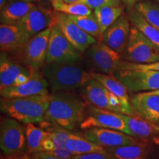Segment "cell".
I'll use <instances>...</instances> for the list:
<instances>
[{
    "label": "cell",
    "instance_id": "45",
    "mask_svg": "<svg viewBox=\"0 0 159 159\" xmlns=\"http://www.w3.org/2000/svg\"><path fill=\"white\" fill-rule=\"evenodd\" d=\"M49 1H52V0H49Z\"/></svg>",
    "mask_w": 159,
    "mask_h": 159
},
{
    "label": "cell",
    "instance_id": "3",
    "mask_svg": "<svg viewBox=\"0 0 159 159\" xmlns=\"http://www.w3.org/2000/svg\"><path fill=\"white\" fill-rule=\"evenodd\" d=\"M51 94L0 99V110L5 116L23 124L40 123L44 119Z\"/></svg>",
    "mask_w": 159,
    "mask_h": 159
},
{
    "label": "cell",
    "instance_id": "29",
    "mask_svg": "<svg viewBox=\"0 0 159 159\" xmlns=\"http://www.w3.org/2000/svg\"><path fill=\"white\" fill-rule=\"evenodd\" d=\"M51 5L55 11L67 15L85 16L92 13V10L82 3H67L63 0H52Z\"/></svg>",
    "mask_w": 159,
    "mask_h": 159
},
{
    "label": "cell",
    "instance_id": "13",
    "mask_svg": "<svg viewBox=\"0 0 159 159\" xmlns=\"http://www.w3.org/2000/svg\"><path fill=\"white\" fill-rule=\"evenodd\" d=\"M77 134L104 148H115L139 142L134 136L113 129L92 128Z\"/></svg>",
    "mask_w": 159,
    "mask_h": 159
},
{
    "label": "cell",
    "instance_id": "40",
    "mask_svg": "<svg viewBox=\"0 0 159 159\" xmlns=\"http://www.w3.org/2000/svg\"><path fill=\"white\" fill-rule=\"evenodd\" d=\"M8 2L7 0H0V10L3 9Z\"/></svg>",
    "mask_w": 159,
    "mask_h": 159
},
{
    "label": "cell",
    "instance_id": "24",
    "mask_svg": "<svg viewBox=\"0 0 159 159\" xmlns=\"http://www.w3.org/2000/svg\"><path fill=\"white\" fill-rule=\"evenodd\" d=\"M107 152L118 159H144L148 153V148L145 142L105 148Z\"/></svg>",
    "mask_w": 159,
    "mask_h": 159
},
{
    "label": "cell",
    "instance_id": "11",
    "mask_svg": "<svg viewBox=\"0 0 159 159\" xmlns=\"http://www.w3.org/2000/svg\"><path fill=\"white\" fill-rule=\"evenodd\" d=\"M55 25L61 30L67 40L80 52H85L97 40L78 27L65 13L55 11Z\"/></svg>",
    "mask_w": 159,
    "mask_h": 159
},
{
    "label": "cell",
    "instance_id": "19",
    "mask_svg": "<svg viewBox=\"0 0 159 159\" xmlns=\"http://www.w3.org/2000/svg\"><path fill=\"white\" fill-rule=\"evenodd\" d=\"M108 90L96 79L91 78L80 88L83 99L89 104L111 111L108 99Z\"/></svg>",
    "mask_w": 159,
    "mask_h": 159
},
{
    "label": "cell",
    "instance_id": "35",
    "mask_svg": "<svg viewBox=\"0 0 159 159\" xmlns=\"http://www.w3.org/2000/svg\"><path fill=\"white\" fill-rule=\"evenodd\" d=\"M32 159H64L59 158L55 155L50 153L49 152H45V151H40L31 154Z\"/></svg>",
    "mask_w": 159,
    "mask_h": 159
},
{
    "label": "cell",
    "instance_id": "4",
    "mask_svg": "<svg viewBox=\"0 0 159 159\" xmlns=\"http://www.w3.org/2000/svg\"><path fill=\"white\" fill-rule=\"evenodd\" d=\"M52 27L30 38L15 53L13 58L25 65L32 71L40 70L44 65Z\"/></svg>",
    "mask_w": 159,
    "mask_h": 159
},
{
    "label": "cell",
    "instance_id": "33",
    "mask_svg": "<svg viewBox=\"0 0 159 159\" xmlns=\"http://www.w3.org/2000/svg\"><path fill=\"white\" fill-rule=\"evenodd\" d=\"M72 159H118L108 152H90V153L76 155L73 156Z\"/></svg>",
    "mask_w": 159,
    "mask_h": 159
},
{
    "label": "cell",
    "instance_id": "42",
    "mask_svg": "<svg viewBox=\"0 0 159 159\" xmlns=\"http://www.w3.org/2000/svg\"><path fill=\"white\" fill-rule=\"evenodd\" d=\"M148 92L151 93V94H157L159 95V89L158 90H154V91H148Z\"/></svg>",
    "mask_w": 159,
    "mask_h": 159
},
{
    "label": "cell",
    "instance_id": "26",
    "mask_svg": "<svg viewBox=\"0 0 159 159\" xmlns=\"http://www.w3.org/2000/svg\"><path fill=\"white\" fill-rule=\"evenodd\" d=\"M124 7L119 6H104L94 10V14L98 21L101 34L108 28L121 16L124 14Z\"/></svg>",
    "mask_w": 159,
    "mask_h": 159
},
{
    "label": "cell",
    "instance_id": "5",
    "mask_svg": "<svg viewBox=\"0 0 159 159\" xmlns=\"http://www.w3.org/2000/svg\"><path fill=\"white\" fill-rule=\"evenodd\" d=\"M122 56L127 61L150 63L159 61V47L132 25L130 38Z\"/></svg>",
    "mask_w": 159,
    "mask_h": 159
},
{
    "label": "cell",
    "instance_id": "31",
    "mask_svg": "<svg viewBox=\"0 0 159 159\" xmlns=\"http://www.w3.org/2000/svg\"><path fill=\"white\" fill-rule=\"evenodd\" d=\"M119 69H126V70H152L159 71V61L150 63H136L129 62V61H122Z\"/></svg>",
    "mask_w": 159,
    "mask_h": 159
},
{
    "label": "cell",
    "instance_id": "46",
    "mask_svg": "<svg viewBox=\"0 0 159 159\" xmlns=\"http://www.w3.org/2000/svg\"><path fill=\"white\" fill-rule=\"evenodd\" d=\"M30 159H32V158H30Z\"/></svg>",
    "mask_w": 159,
    "mask_h": 159
},
{
    "label": "cell",
    "instance_id": "15",
    "mask_svg": "<svg viewBox=\"0 0 159 159\" xmlns=\"http://www.w3.org/2000/svg\"><path fill=\"white\" fill-rule=\"evenodd\" d=\"M130 21L127 14H123L102 33L101 40L122 55L128 43Z\"/></svg>",
    "mask_w": 159,
    "mask_h": 159
},
{
    "label": "cell",
    "instance_id": "18",
    "mask_svg": "<svg viewBox=\"0 0 159 159\" xmlns=\"http://www.w3.org/2000/svg\"><path fill=\"white\" fill-rule=\"evenodd\" d=\"M30 69L19 62L8 53L1 52L0 57V89L14 85L15 80L20 73H31Z\"/></svg>",
    "mask_w": 159,
    "mask_h": 159
},
{
    "label": "cell",
    "instance_id": "10",
    "mask_svg": "<svg viewBox=\"0 0 159 159\" xmlns=\"http://www.w3.org/2000/svg\"><path fill=\"white\" fill-rule=\"evenodd\" d=\"M114 75L130 92L151 91L159 89V71L119 69Z\"/></svg>",
    "mask_w": 159,
    "mask_h": 159
},
{
    "label": "cell",
    "instance_id": "2",
    "mask_svg": "<svg viewBox=\"0 0 159 159\" xmlns=\"http://www.w3.org/2000/svg\"><path fill=\"white\" fill-rule=\"evenodd\" d=\"M52 93L80 89L91 77V72L78 63H44L40 69Z\"/></svg>",
    "mask_w": 159,
    "mask_h": 159
},
{
    "label": "cell",
    "instance_id": "14",
    "mask_svg": "<svg viewBox=\"0 0 159 159\" xmlns=\"http://www.w3.org/2000/svg\"><path fill=\"white\" fill-rule=\"evenodd\" d=\"M55 20L54 10L37 5L18 25L30 39L54 25Z\"/></svg>",
    "mask_w": 159,
    "mask_h": 159
},
{
    "label": "cell",
    "instance_id": "25",
    "mask_svg": "<svg viewBox=\"0 0 159 159\" xmlns=\"http://www.w3.org/2000/svg\"><path fill=\"white\" fill-rule=\"evenodd\" d=\"M126 14L131 25L136 27L148 39L159 47V30L148 22L134 7L127 8Z\"/></svg>",
    "mask_w": 159,
    "mask_h": 159
},
{
    "label": "cell",
    "instance_id": "7",
    "mask_svg": "<svg viewBox=\"0 0 159 159\" xmlns=\"http://www.w3.org/2000/svg\"><path fill=\"white\" fill-rule=\"evenodd\" d=\"M91 72L114 75L122 63V55L111 48L102 40H97L85 51Z\"/></svg>",
    "mask_w": 159,
    "mask_h": 159
},
{
    "label": "cell",
    "instance_id": "27",
    "mask_svg": "<svg viewBox=\"0 0 159 159\" xmlns=\"http://www.w3.org/2000/svg\"><path fill=\"white\" fill-rule=\"evenodd\" d=\"M27 151L30 154L42 151L43 142L47 138L48 132L34 124L25 125Z\"/></svg>",
    "mask_w": 159,
    "mask_h": 159
},
{
    "label": "cell",
    "instance_id": "20",
    "mask_svg": "<svg viewBox=\"0 0 159 159\" xmlns=\"http://www.w3.org/2000/svg\"><path fill=\"white\" fill-rule=\"evenodd\" d=\"M91 77L96 79L109 91H111V93H113L121 99L123 105L128 111V115L137 116L132 105H131L130 97L128 96V89L116 77H115L114 75L91 72Z\"/></svg>",
    "mask_w": 159,
    "mask_h": 159
},
{
    "label": "cell",
    "instance_id": "1",
    "mask_svg": "<svg viewBox=\"0 0 159 159\" xmlns=\"http://www.w3.org/2000/svg\"><path fill=\"white\" fill-rule=\"evenodd\" d=\"M86 106L83 97L71 91L52 93L43 120L72 131L84 120Z\"/></svg>",
    "mask_w": 159,
    "mask_h": 159
},
{
    "label": "cell",
    "instance_id": "30",
    "mask_svg": "<svg viewBox=\"0 0 159 159\" xmlns=\"http://www.w3.org/2000/svg\"><path fill=\"white\" fill-rule=\"evenodd\" d=\"M134 8L153 27L159 30V5L150 1H142Z\"/></svg>",
    "mask_w": 159,
    "mask_h": 159
},
{
    "label": "cell",
    "instance_id": "39",
    "mask_svg": "<svg viewBox=\"0 0 159 159\" xmlns=\"http://www.w3.org/2000/svg\"><path fill=\"white\" fill-rule=\"evenodd\" d=\"M120 1L126 6L127 8H130V7H134L136 4L143 1V0H120Z\"/></svg>",
    "mask_w": 159,
    "mask_h": 159
},
{
    "label": "cell",
    "instance_id": "22",
    "mask_svg": "<svg viewBox=\"0 0 159 159\" xmlns=\"http://www.w3.org/2000/svg\"><path fill=\"white\" fill-rule=\"evenodd\" d=\"M134 137L144 139L156 138L159 136V126L138 116L119 114Z\"/></svg>",
    "mask_w": 159,
    "mask_h": 159
},
{
    "label": "cell",
    "instance_id": "21",
    "mask_svg": "<svg viewBox=\"0 0 159 159\" xmlns=\"http://www.w3.org/2000/svg\"><path fill=\"white\" fill-rule=\"evenodd\" d=\"M37 5L35 2L10 1L0 13V21L5 25H18Z\"/></svg>",
    "mask_w": 159,
    "mask_h": 159
},
{
    "label": "cell",
    "instance_id": "43",
    "mask_svg": "<svg viewBox=\"0 0 159 159\" xmlns=\"http://www.w3.org/2000/svg\"><path fill=\"white\" fill-rule=\"evenodd\" d=\"M63 1L67 3H75V2H77L78 0H63Z\"/></svg>",
    "mask_w": 159,
    "mask_h": 159
},
{
    "label": "cell",
    "instance_id": "8",
    "mask_svg": "<svg viewBox=\"0 0 159 159\" xmlns=\"http://www.w3.org/2000/svg\"><path fill=\"white\" fill-rule=\"evenodd\" d=\"M81 59L82 52L69 42L56 25L52 26L45 63H73Z\"/></svg>",
    "mask_w": 159,
    "mask_h": 159
},
{
    "label": "cell",
    "instance_id": "38",
    "mask_svg": "<svg viewBox=\"0 0 159 159\" xmlns=\"http://www.w3.org/2000/svg\"><path fill=\"white\" fill-rule=\"evenodd\" d=\"M55 147L54 142L50 138L47 136V138L45 139V140L43 142L42 144V151L45 152H50V151L55 150Z\"/></svg>",
    "mask_w": 159,
    "mask_h": 159
},
{
    "label": "cell",
    "instance_id": "44",
    "mask_svg": "<svg viewBox=\"0 0 159 159\" xmlns=\"http://www.w3.org/2000/svg\"><path fill=\"white\" fill-rule=\"evenodd\" d=\"M156 1H157V2H158V4H159V0H156Z\"/></svg>",
    "mask_w": 159,
    "mask_h": 159
},
{
    "label": "cell",
    "instance_id": "41",
    "mask_svg": "<svg viewBox=\"0 0 159 159\" xmlns=\"http://www.w3.org/2000/svg\"><path fill=\"white\" fill-rule=\"evenodd\" d=\"M10 1H20V2H35L38 0H10Z\"/></svg>",
    "mask_w": 159,
    "mask_h": 159
},
{
    "label": "cell",
    "instance_id": "36",
    "mask_svg": "<svg viewBox=\"0 0 159 159\" xmlns=\"http://www.w3.org/2000/svg\"><path fill=\"white\" fill-rule=\"evenodd\" d=\"M31 154H30L28 152H21V153L18 154H2L1 155L0 159H30Z\"/></svg>",
    "mask_w": 159,
    "mask_h": 159
},
{
    "label": "cell",
    "instance_id": "17",
    "mask_svg": "<svg viewBox=\"0 0 159 159\" xmlns=\"http://www.w3.org/2000/svg\"><path fill=\"white\" fill-rule=\"evenodd\" d=\"M30 37L19 25H0V49L1 52L13 54L20 49Z\"/></svg>",
    "mask_w": 159,
    "mask_h": 159
},
{
    "label": "cell",
    "instance_id": "9",
    "mask_svg": "<svg viewBox=\"0 0 159 159\" xmlns=\"http://www.w3.org/2000/svg\"><path fill=\"white\" fill-rule=\"evenodd\" d=\"M80 128L82 130L92 128L113 129L134 136L120 114L89 103H87L85 110V117L80 125Z\"/></svg>",
    "mask_w": 159,
    "mask_h": 159
},
{
    "label": "cell",
    "instance_id": "23",
    "mask_svg": "<svg viewBox=\"0 0 159 159\" xmlns=\"http://www.w3.org/2000/svg\"><path fill=\"white\" fill-rule=\"evenodd\" d=\"M66 146L75 156L90 153V152H106L105 148L81 136L77 133V134H75L73 132L71 133Z\"/></svg>",
    "mask_w": 159,
    "mask_h": 159
},
{
    "label": "cell",
    "instance_id": "12",
    "mask_svg": "<svg viewBox=\"0 0 159 159\" xmlns=\"http://www.w3.org/2000/svg\"><path fill=\"white\" fill-rule=\"evenodd\" d=\"M49 84L40 70L33 71L30 79L27 83L19 85H12L0 89L2 98L11 99L49 94Z\"/></svg>",
    "mask_w": 159,
    "mask_h": 159
},
{
    "label": "cell",
    "instance_id": "6",
    "mask_svg": "<svg viewBox=\"0 0 159 159\" xmlns=\"http://www.w3.org/2000/svg\"><path fill=\"white\" fill-rule=\"evenodd\" d=\"M0 148L2 152L7 155L28 152L25 125L10 116H2L0 122Z\"/></svg>",
    "mask_w": 159,
    "mask_h": 159
},
{
    "label": "cell",
    "instance_id": "28",
    "mask_svg": "<svg viewBox=\"0 0 159 159\" xmlns=\"http://www.w3.org/2000/svg\"><path fill=\"white\" fill-rule=\"evenodd\" d=\"M68 16L83 31L95 38L97 40H101L102 34L100 27L94 13L85 16Z\"/></svg>",
    "mask_w": 159,
    "mask_h": 159
},
{
    "label": "cell",
    "instance_id": "37",
    "mask_svg": "<svg viewBox=\"0 0 159 159\" xmlns=\"http://www.w3.org/2000/svg\"><path fill=\"white\" fill-rule=\"evenodd\" d=\"M32 72H33V71H32ZM32 72L31 73H27V72L20 73L15 80L14 85H21V84H24V83H27V81L30 79Z\"/></svg>",
    "mask_w": 159,
    "mask_h": 159
},
{
    "label": "cell",
    "instance_id": "32",
    "mask_svg": "<svg viewBox=\"0 0 159 159\" xmlns=\"http://www.w3.org/2000/svg\"><path fill=\"white\" fill-rule=\"evenodd\" d=\"M77 2L85 5L91 10L99 8L104 6L122 5V2L120 0H78Z\"/></svg>",
    "mask_w": 159,
    "mask_h": 159
},
{
    "label": "cell",
    "instance_id": "34",
    "mask_svg": "<svg viewBox=\"0 0 159 159\" xmlns=\"http://www.w3.org/2000/svg\"><path fill=\"white\" fill-rule=\"evenodd\" d=\"M50 153L55 155L59 158H64V159H72L73 156H75L70 150H69L66 148H61V149H56V150L50 151Z\"/></svg>",
    "mask_w": 159,
    "mask_h": 159
},
{
    "label": "cell",
    "instance_id": "16",
    "mask_svg": "<svg viewBox=\"0 0 159 159\" xmlns=\"http://www.w3.org/2000/svg\"><path fill=\"white\" fill-rule=\"evenodd\" d=\"M130 102L137 116L159 126V95L137 93L130 97Z\"/></svg>",
    "mask_w": 159,
    "mask_h": 159
}]
</instances>
